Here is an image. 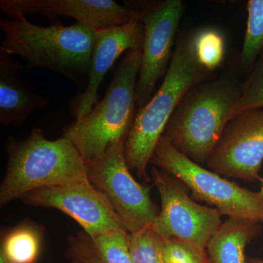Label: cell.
Segmentation results:
<instances>
[{
	"label": "cell",
	"mask_w": 263,
	"mask_h": 263,
	"mask_svg": "<svg viewBox=\"0 0 263 263\" xmlns=\"http://www.w3.org/2000/svg\"><path fill=\"white\" fill-rule=\"evenodd\" d=\"M152 176L162 208L152 229L164 239L175 238L205 249L222 224L217 209L200 205L167 173L153 167Z\"/></svg>",
	"instance_id": "9c48e42d"
},
{
	"label": "cell",
	"mask_w": 263,
	"mask_h": 263,
	"mask_svg": "<svg viewBox=\"0 0 263 263\" xmlns=\"http://www.w3.org/2000/svg\"><path fill=\"white\" fill-rule=\"evenodd\" d=\"M5 148L8 166L0 186L2 205L38 189L89 180L86 161L65 137L50 141L35 127L22 141L9 137Z\"/></svg>",
	"instance_id": "6da1fadb"
},
{
	"label": "cell",
	"mask_w": 263,
	"mask_h": 263,
	"mask_svg": "<svg viewBox=\"0 0 263 263\" xmlns=\"http://www.w3.org/2000/svg\"><path fill=\"white\" fill-rule=\"evenodd\" d=\"M23 69L11 56L0 54V122L4 125H22L36 110L46 108L47 99L33 91L21 79Z\"/></svg>",
	"instance_id": "5bb4252c"
},
{
	"label": "cell",
	"mask_w": 263,
	"mask_h": 263,
	"mask_svg": "<svg viewBox=\"0 0 263 263\" xmlns=\"http://www.w3.org/2000/svg\"><path fill=\"white\" fill-rule=\"evenodd\" d=\"M259 179L260 180L261 183H262V186H261V190L259 193H260V195H262V196H263V179H260V178H259Z\"/></svg>",
	"instance_id": "cb8c5ba5"
},
{
	"label": "cell",
	"mask_w": 263,
	"mask_h": 263,
	"mask_svg": "<svg viewBox=\"0 0 263 263\" xmlns=\"http://www.w3.org/2000/svg\"><path fill=\"white\" fill-rule=\"evenodd\" d=\"M125 229L90 236L79 232L68 239L67 258L81 263H133Z\"/></svg>",
	"instance_id": "9a60e30c"
},
{
	"label": "cell",
	"mask_w": 263,
	"mask_h": 263,
	"mask_svg": "<svg viewBox=\"0 0 263 263\" xmlns=\"http://www.w3.org/2000/svg\"><path fill=\"white\" fill-rule=\"evenodd\" d=\"M141 50L128 51L118 67L103 100L87 115L66 126L68 138L85 161L103 155L110 145L126 142L136 114V86Z\"/></svg>",
	"instance_id": "277c9868"
},
{
	"label": "cell",
	"mask_w": 263,
	"mask_h": 263,
	"mask_svg": "<svg viewBox=\"0 0 263 263\" xmlns=\"http://www.w3.org/2000/svg\"><path fill=\"white\" fill-rule=\"evenodd\" d=\"M160 238L164 263H212L205 249L175 238Z\"/></svg>",
	"instance_id": "7402d4cb"
},
{
	"label": "cell",
	"mask_w": 263,
	"mask_h": 263,
	"mask_svg": "<svg viewBox=\"0 0 263 263\" xmlns=\"http://www.w3.org/2000/svg\"><path fill=\"white\" fill-rule=\"evenodd\" d=\"M262 108L263 49L254 64L250 75L242 85L239 98L232 110L230 119L243 112Z\"/></svg>",
	"instance_id": "ffe728a7"
},
{
	"label": "cell",
	"mask_w": 263,
	"mask_h": 263,
	"mask_svg": "<svg viewBox=\"0 0 263 263\" xmlns=\"http://www.w3.org/2000/svg\"><path fill=\"white\" fill-rule=\"evenodd\" d=\"M43 232L23 222L5 233L1 240L0 263H36L41 255Z\"/></svg>",
	"instance_id": "e0dca14e"
},
{
	"label": "cell",
	"mask_w": 263,
	"mask_h": 263,
	"mask_svg": "<svg viewBox=\"0 0 263 263\" xmlns=\"http://www.w3.org/2000/svg\"><path fill=\"white\" fill-rule=\"evenodd\" d=\"M240 94V89L226 80L200 83L181 99L163 136L190 160L207 162Z\"/></svg>",
	"instance_id": "5b68a950"
},
{
	"label": "cell",
	"mask_w": 263,
	"mask_h": 263,
	"mask_svg": "<svg viewBox=\"0 0 263 263\" xmlns=\"http://www.w3.org/2000/svg\"><path fill=\"white\" fill-rule=\"evenodd\" d=\"M125 142L114 143L103 155L86 161L90 182L108 198L129 233L152 228L159 212L151 198V186H143L129 172Z\"/></svg>",
	"instance_id": "52a82bcc"
},
{
	"label": "cell",
	"mask_w": 263,
	"mask_h": 263,
	"mask_svg": "<svg viewBox=\"0 0 263 263\" xmlns=\"http://www.w3.org/2000/svg\"><path fill=\"white\" fill-rule=\"evenodd\" d=\"M0 10L10 19L25 15L72 18L94 31L123 25L138 17L114 0H1Z\"/></svg>",
	"instance_id": "7c38bea8"
},
{
	"label": "cell",
	"mask_w": 263,
	"mask_h": 263,
	"mask_svg": "<svg viewBox=\"0 0 263 263\" xmlns=\"http://www.w3.org/2000/svg\"><path fill=\"white\" fill-rule=\"evenodd\" d=\"M126 5L136 12L144 28L141 65L136 86V105L140 109L150 101L156 85L167 72L184 9L181 0Z\"/></svg>",
	"instance_id": "ba28073f"
},
{
	"label": "cell",
	"mask_w": 263,
	"mask_h": 263,
	"mask_svg": "<svg viewBox=\"0 0 263 263\" xmlns=\"http://www.w3.org/2000/svg\"><path fill=\"white\" fill-rule=\"evenodd\" d=\"M207 72L195 58L192 37L178 40L160 89L137 112L125 142L128 167L140 177H147L154 150L181 99L204 81Z\"/></svg>",
	"instance_id": "3957f363"
},
{
	"label": "cell",
	"mask_w": 263,
	"mask_h": 263,
	"mask_svg": "<svg viewBox=\"0 0 263 263\" xmlns=\"http://www.w3.org/2000/svg\"><path fill=\"white\" fill-rule=\"evenodd\" d=\"M70 263H81V262H76V261H70Z\"/></svg>",
	"instance_id": "d4e9b609"
},
{
	"label": "cell",
	"mask_w": 263,
	"mask_h": 263,
	"mask_svg": "<svg viewBox=\"0 0 263 263\" xmlns=\"http://www.w3.org/2000/svg\"><path fill=\"white\" fill-rule=\"evenodd\" d=\"M257 223L229 218L213 235L207 246L212 263H247L246 246L257 232Z\"/></svg>",
	"instance_id": "2e32d148"
},
{
	"label": "cell",
	"mask_w": 263,
	"mask_h": 263,
	"mask_svg": "<svg viewBox=\"0 0 263 263\" xmlns=\"http://www.w3.org/2000/svg\"><path fill=\"white\" fill-rule=\"evenodd\" d=\"M262 162L263 110L258 109L230 119L207 164L220 176L253 181Z\"/></svg>",
	"instance_id": "30bf717a"
},
{
	"label": "cell",
	"mask_w": 263,
	"mask_h": 263,
	"mask_svg": "<svg viewBox=\"0 0 263 263\" xmlns=\"http://www.w3.org/2000/svg\"><path fill=\"white\" fill-rule=\"evenodd\" d=\"M95 32L87 86L70 105V113L76 120L87 115L98 103L99 88L119 57L125 51L142 50L143 46L144 28L138 15L129 23Z\"/></svg>",
	"instance_id": "4fadbf2b"
},
{
	"label": "cell",
	"mask_w": 263,
	"mask_h": 263,
	"mask_svg": "<svg viewBox=\"0 0 263 263\" xmlns=\"http://www.w3.org/2000/svg\"><path fill=\"white\" fill-rule=\"evenodd\" d=\"M128 243L133 263H164L160 237L152 228L129 233Z\"/></svg>",
	"instance_id": "44dd1931"
},
{
	"label": "cell",
	"mask_w": 263,
	"mask_h": 263,
	"mask_svg": "<svg viewBox=\"0 0 263 263\" xmlns=\"http://www.w3.org/2000/svg\"><path fill=\"white\" fill-rule=\"evenodd\" d=\"M0 29L5 36L0 52L22 57L27 67L52 71L75 82L89 77L95 32L84 24L39 26L18 16L0 19Z\"/></svg>",
	"instance_id": "7a4b0ae2"
},
{
	"label": "cell",
	"mask_w": 263,
	"mask_h": 263,
	"mask_svg": "<svg viewBox=\"0 0 263 263\" xmlns=\"http://www.w3.org/2000/svg\"><path fill=\"white\" fill-rule=\"evenodd\" d=\"M32 206L54 209L77 221L90 236L125 229L108 198L90 182L38 189L22 199ZM126 230V229H125Z\"/></svg>",
	"instance_id": "8fae6325"
},
{
	"label": "cell",
	"mask_w": 263,
	"mask_h": 263,
	"mask_svg": "<svg viewBox=\"0 0 263 263\" xmlns=\"http://www.w3.org/2000/svg\"><path fill=\"white\" fill-rule=\"evenodd\" d=\"M247 27L240 62L245 67H253L263 49V0L247 3Z\"/></svg>",
	"instance_id": "ac0fdd59"
},
{
	"label": "cell",
	"mask_w": 263,
	"mask_h": 263,
	"mask_svg": "<svg viewBox=\"0 0 263 263\" xmlns=\"http://www.w3.org/2000/svg\"><path fill=\"white\" fill-rule=\"evenodd\" d=\"M247 263H263L262 259L252 258L247 261Z\"/></svg>",
	"instance_id": "603a6c76"
},
{
	"label": "cell",
	"mask_w": 263,
	"mask_h": 263,
	"mask_svg": "<svg viewBox=\"0 0 263 263\" xmlns=\"http://www.w3.org/2000/svg\"><path fill=\"white\" fill-rule=\"evenodd\" d=\"M151 162L173 175L192 191L194 198L214 205L221 215L263 222V196L208 171L173 146L165 136L157 143Z\"/></svg>",
	"instance_id": "8992f818"
},
{
	"label": "cell",
	"mask_w": 263,
	"mask_h": 263,
	"mask_svg": "<svg viewBox=\"0 0 263 263\" xmlns=\"http://www.w3.org/2000/svg\"><path fill=\"white\" fill-rule=\"evenodd\" d=\"M195 58L205 70L217 69L224 60L226 43L221 33L214 29H202L192 37Z\"/></svg>",
	"instance_id": "d6986e66"
}]
</instances>
